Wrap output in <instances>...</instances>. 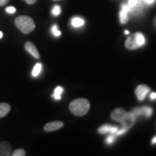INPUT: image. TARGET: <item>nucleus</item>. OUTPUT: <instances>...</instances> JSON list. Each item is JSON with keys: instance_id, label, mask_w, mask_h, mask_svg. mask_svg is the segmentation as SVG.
Segmentation results:
<instances>
[{"instance_id": "1", "label": "nucleus", "mask_w": 156, "mask_h": 156, "mask_svg": "<svg viewBox=\"0 0 156 156\" xmlns=\"http://www.w3.org/2000/svg\"><path fill=\"white\" fill-rule=\"evenodd\" d=\"M90 102L85 98H77L69 103V111L74 115L78 116H84L88 112L90 109Z\"/></svg>"}, {"instance_id": "2", "label": "nucleus", "mask_w": 156, "mask_h": 156, "mask_svg": "<svg viewBox=\"0 0 156 156\" xmlns=\"http://www.w3.org/2000/svg\"><path fill=\"white\" fill-rule=\"evenodd\" d=\"M15 25L23 34H29L36 28L34 20L26 15H20L15 19Z\"/></svg>"}, {"instance_id": "3", "label": "nucleus", "mask_w": 156, "mask_h": 156, "mask_svg": "<svg viewBox=\"0 0 156 156\" xmlns=\"http://www.w3.org/2000/svg\"><path fill=\"white\" fill-rule=\"evenodd\" d=\"M145 43V38L141 33H136L129 36L126 40L125 46L129 50H134L141 47Z\"/></svg>"}, {"instance_id": "4", "label": "nucleus", "mask_w": 156, "mask_h": 156, "mask_svg": "<svg viewBox=\"0 0 156 156\" xmlns=\"http://www.w3.org/2000/svg\"><path fill=\"white\" fill-rule=\"evenodd\" d=\"M136 121V116L132 112H126L124 116L121 121L120 123L122 124V128L129 129L134 125Z\"/></svg>"}, {"instance_id": "5", "label": "nucleus", "mask_w": 156, "mask_h": 156, "mask_svg": "<svg viewBox=\"0 0 156 156\" xmlns=\"http://www.w3.org/2000/svg\"><path fill=\"white\" fill-rule=\"evenodd\" d=\"M134 114V116L136 117L140 116H144L145 117H151L153 114V109L151 107L148 106H143V107H138V108H135L133 109L132 112Z\"/></svg>"}, {"instance_id": "6", "label": "nucleus", "mask_w": 156, "mask_h": 156, "mask_svg": "<svg viewBox=\"0 0 156 156\" xmlns=\"http://www.w3.org/2000/svg\"><path fill=\"white\" fill-rule=\"evenodd\" d=\"M151 89L145 85H140L135 90V94L137 99L140 101L145 100L146 95L150 92Z\"/></svg>"}, {"instance_id": "7", "label": "nucleus", "mask_w": 156, "mask_h": 156, "mask_svg": "<svg viewBox=\"0 0 156 156\" xmlns=\"http://www.w3.org/2000/svg\"><path fill=\"white\" fill-rule=\"evenodd\" d=\"M63 126L64 123L61 122V121H54V122L47 123V124L44 126V131L50 132L59 129H61Z\"/></svg>"}, {"instance_id": "8", "label": "nucleus", "mask_w": 156, "mask_h": 156, "mask_svg": "<svg viewBox=\"0 0 156 156\" xmlns=\"http://www.w3.org/2000/svg\"><path fill=\"white\" fill-rule=\"evenodd\" d=\"M130 9H131V8L129 7L127 4H123L122 7V10L120 11V14H119L120 21L122 24H125V23L128 22L129 20L128 14L129 13Z\"/></svg>"}, {"instance_id": "9", "label": "nucleus", "mask_w": 156, "mask_h": 156, "mask_svg": "<svg viewBox=\"0 0 156 156\" xmlns=\"http://www.w3.org/2000/svg\"><path fill=\"white\" fill-rule=\"evenodd\" d=\"M25 48L29 54H31L34 57H35L37 59L40 58V54H39L38 49L36 47V46L33 44L32 42H26L25 44Z\"/></svg>"}, {"instance_id": "10", "label": "nucleus", "mask_w": 156, "mask_h": 156, "mask_svg": "<svg viewBox=\"0 0 156 156\" xmlns=\"http://www.w3.org/2000/svg\"><path fill=\"white\" fill-rule=\"evenodd\" d=\"M126 113V112L124 109L122 108H117L114 109V111L111 114V118L114 121H116V122H120L123 117L124 116V115Z\"/></svg>"}, {"instance_id": "11", "label": "nucleus", "mask_w": 156, "mask_h": 156, "mask_svg": "<svg viewBox=\"0 0 156 156\" xmlns=\"http://www.w3.org/2000/svg\"><path fill=\"white\" fill-rule=\"evenodd\" d=\"M12 147L8 142H0V156H9L11 155Z\"/></svg>"}, {"instance_id": "12", "label": "nucleus", "mask_w": 156, "mask_h": 156, "mask_svg": "<svg viewBox=\"0 0 156 156\" xmlns=\"http://www.w3.org/2000/svg\"><path fill=\"white\" fill-rule=\"evenodd\" d=\"M10 105L7 103H0V118L5 116L10 112Z\"/></svg>"}, {"instance_id": "13", "label": "nucleus", "mask_w": 156, "mask_h": 156, "mask_svg": "<svg viewBox=\"0 0 156 156\" xmlns=\"http://www.w3.org/2000/svg\"><path fill=\"white\" fill-rule=\"evenodd\" d=\"M84 23H85L84 20L80 17H74L71 20V24L74 28H79V27L83 26Z\"/></svg>"}, {"instance_id": "14", "label": "nucleus", "mask_w": 156, "mask_h": 156, "mask_svg": "<svg viewBox=\"0 0 156 156\" xmlns=\"http://www.w3.org/2000/svg\"><path fill=\"white\" fill-rule=\"evenodd\" d=\"M112 126L109 125V124H103L101 126L100 128L98 129V132L100 134H105L108 132H111V130H112Z\"/></svg>"}, {"instance_id": "15", "label": "nucleus", "mask_w": 156, "mask_h": 156, "mask_svg": "<svg viewBox=\"0 0 156 156\" xmlns=\"http://www.w3.org/2000/svg\"><path fill=\"white\" fill-rule=\"evenodd\" d=\"M42 69V64L41 63H37L36 65L34 66V69H33L32 72V75L34 77H38L39 74L41 73Z\"/></svg>"}, {"instance_id": "16", "label": "nucleus", "mask_w": 156, "mask_h": 156, "mask_svg": "<svg viewBox=\"0 0 156 156\" xmlns=\"http://www.w3.org/2000/svg\"><path fill=\"white\" fill-rule=\"evenodd\" d=\"M63 90H64L62 87L60 86L56 87L55 90H54V93L53 95V97L54 98V99H56V100H60V99H61V95L62 93H63Z\"/></svg>"}, {"instance_id": "17", "label": "nucleus", "mask_w": 156, "mask_h": 156, "mask_svg": "<svg viewBox=\"0 0 156 156\" xmlns=\"http://www.w3.org/2000/svg\"><path fill=\"white\" fill-rule=\"evenodd\" d=\"M12 156H25V151L23 149H16L13 151L12 154Z\"/></svg>"}, {"instance_id": "18", "label": "nucleus", "mask_w": 156, "mask_h": 156, "mask_svg": "<svg viewBox=\"0 0 156 156\" xmlns=\"http://www.w3.org/2000/svg\"><path fill=\"white\" fill-rule=\"evenodd\" d=\"M60 13H61V7L58 5L54 6L53 9H52V14L55 15V16H57Z\"/></svg>"}, {"instance_id": "19", "label": "nucleus", "mask_w": 156, "mask_h": 156, "mask_svg": "<svg viewBox=\"0 0 156 156\" xmlns=\"http://www.w3.org/2000/svg\"><path fill=\"white\" fill-rule=\"evenodd\" d=\"M51 31H52V33H53L54 36L56 37L60 36V35H61V32L58 30L57 25H53V27H52V28H51Z\"/></svg>"}, {"instance_id": "20", "label": "nucleus", "mask_w": 156, "mask_h": 156, "mask_svg": "<svg viewBox=\"0 0 156 156\" xmlns=\"http://www.w3.org/2000/svg\"><path fill=\"white\" fill-rule=\"evenodd\" d=\"M116 134H112V135H109L108 137L106 138V143L107 144H112V143H113V142H114V140H115V139H116Z\"/></svg>"}, {"instance_id": "21", "label": "nucleus", "mask_w": 156, "mask_h": 156, "mask_svg": "<svg viewBox=\"0 0 156 156\" xmlns=\"http://www.w3.org/2000/svg\"><path fill=\"white\" fill-rule=\"evenodd\" d=\"M138 1H139V0H129L127 5H129V7L132 9V7H134V6L137 4ZM130 10H131V9H130Z\"/></svg>"}, {"instance_id": "22", "label": "nucleus", "mask_w": 156, "mask_h": 156, "mask_svg": "<svg viewBox=\"0 0 156 156\" xmlns=\"http://www.w3.org/2000/svg\"><path fill=\"white\" fill-rule=\"evenodd\" d=\"M6 12L7 13H9V14H13V13H15L16 12V9L14 7H7L6 8Z\"/></svg>"}, {"instance_id": "23", "label": "nucleus", "mask_w": 156, "mask_h": 156, "mask_svg": "<svg viewBox=\"0 0 156 156\" xmlns=\"http://www.w3.org/2000/svg\"><path fill=\"white\" fill-rule=\"evenodd\" d=\"M140 1H141L144 4V5H153V4L155 3V0H140Z\"/></svg>"}, {"instance_id": "24", "label": "nucleus", "mask_w": 156, "mask_h": 156, "mask_svg": "<svg viewBox=\"0 0 156 156\" xmlns=\"http://www.w3.org/2000/svg\"><path fill=\"white\" fill-rule=\"evenodd\" d=\"M126 131H127V129H126L122 128V129L118 130V131L116 132V133L115 134H116V136H120L121 134H123L125 133V132H126Z\"/></svg>"}, {"instance_id": "25", "label": "nucleus", "mask_w": 156, "mask_h": 156, "mask_svg": "<svg viewBox=\"0 0 156 156\" xmlns=\"http://www.w3.org/2000/svg\"><path fill=\"white\" fill-rule=\"evenodd\" d=\"M9 2V0H0V7L5 5Z\"/></svg>"}, {"instance_id": "26", "label": "nucleus", "mask_w": 156, "mask_h": 156, "mask_svg": "<svg viewBox=\"0 0 156 156\" xmlns=\"http://www.w3.org/2000/svg\"><path fill=\"white\" fill-rule=\"evenodd\" d=\"M25 1L26 2L28 3V5H33V4L36 2L37 0H25Z\"/></svg>"}, {"instance_id": "27", "label": "nucleus", "mask_w": 156, "mask_h": 156, "mask_svg": "<svg viewBox=\"0 0 156 156\" xmlns=\"http://www.w3.org/2000/svg\"><path fill=\"white\" fill-rule=\"evenodd\" d=\"M150 98H151V100H155V99H156V93H151V95H150Z\"/></svg>"}, {"instance_id": "28", "label": "nucleus", "mask_w": 156, "mask_h": 156, "mask_svg": "<svg viewBox=\"0 0 156 156\" xmlns=\"http://www.w3.org/2000/svg\"><path fill=\"white\" fill-rule=\"evenodd\" d=\"M155 143H156V136L153 138V140H152V144H155Z\"/></svg>"}, {"instance_id": "29", "label": "nucleus", "mask_w": 156, "mask_h": 156, "mask_svg": "<svg viewBox=\"0 0 156 156\" xmlns=\"http://www.w3.org/2000/svg\"><path fill=\"white\" fill-rule=\"evenodd\" d=\"M3 37V33L2 31H0V38H2Z\"/></svg>"}, {"instance_id": "30", "label": "nucleus", "mask_w": 156, "mask_h": 156, "mask_svg": "<svg viewBox=\"0 0 156 156\" xmlns=\"http://www.w3.org/2000/svg\"><path fill=\"white\" fill-rule=\"evenodd\" d=\"M125 34H126V35L129 34V31H128V30H125Z\"/></svg>"}, {"instance_id": "31", "label": "nucleus", "mask_w": 156, "mask_h": 156, "mask_svg": "<svg viewBox=\"0 0 156 156\" xmlns=\"http://www.w3.org/2000/svg\"><path fill=\"white\" fill-rule=\"evenodd\" d=\"M53 1H55V2H56V1H59V0H53Z\"/></svg>"}]
</instances>
